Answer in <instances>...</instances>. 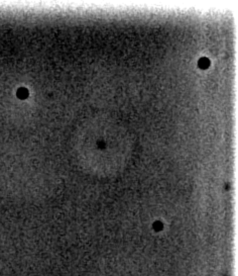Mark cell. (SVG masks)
I'll return each mask as SVG.
<instances>
[{
	"label": "cell",
	"instance_id": "cell-2",
	"mask_svg": "<svg viewBox=\"0 0 238 276\" xmlns=\"http://www.w3.org/2000/svg\"><path fill=\"white\" fill-rule=\"evenodd\" d=\"M209 65H210V61L207 58H202L199 61V67L201 69H207L209 67Z\"/></svg>",
	"mask_w": 238,
	"mask_h": 276
},
{
	"label": "cell",
	"instance_id": "cell-1",
	"mask_svg": "<svg viewBox=\"0 0 238 276\" xmlns=\"http://www.w3.org/2000/svg\"><path fill=\"white\" fill-rule=\"evenodd\" d=\"M17 96L19 97L20 99H24L28 96V91L27 89L25 88H19L18 91H17Z\"/></svg>",
	"mask_w": 238,
	"mask_h": 276
}]
</instances>
